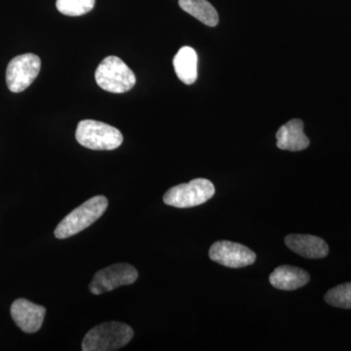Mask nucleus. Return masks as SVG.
Returning <instances> with one entry per match:
<instances>
[{
  "label": "nucleus",
  "mask_w": 351,
  "mask_h": 351,
  "mask_svg": "<svg viewBox=\"0 0 351 351\" xmlns=\"http://www.w3.org/2000/svg\"><path fill=\"white\" fill-rule=\"evenodd\" d=\"M108 206L107 197L95 196L83 203L62 219L55 230L58 239H66L77 234L100 219Z\"/></svg>",
  "instance_id": "1"
},
{
  "label": "nucleus",
  "mask_w": 351,
  "mask_h": 351,
  "mask_svg": "<svg viewBox=\"0 0 351 351\" xmlns=\"http://www.w3.org/2000/svg\"><path fill=\"white\" fill-rule=\"evenodd\" d=\"M133 329L124 323H103L90 330L82 341L83 351H112L130 343Z\"/></svg>",
  "instance_id": "2"
},
{
  "label": "nucleus",
  "mask_w": 351,
  "mask_h": 351,
  "mask_svg": "<svg viewBox=\"0 0 351 351\" xmlns=\"http://www.w3.org/2000/svg\"><path fill=\"white\" fill-rule=\"evenodd\" d=\"M75 138L82 147L93 151H112L123 142V136L119 129L91 119L78 123Z\"/></svg>",
  "instance_id": "3"
},
{
  "label": "nucleus",
  "mask_w": 351,
  "mask_h": 351,
  "mask_svg": "<svg viewBox=\"0 0 351 351\" xmlns=\"http://www.w3.org/2000/svg\"><path fill=\"white\" fill-rule=\"evenodd\" d=\"M97 84L110 93L122 94L135 86L136 76L119 57L105 58L95 73Z\"/></svg>",
  "instance_id": "4"
},
{
  "label": "nucleus",
  "mask_w": 351,
  "mask_h": 351,
  "mask_svg": "<svg viewBox=\"0 0 351 351\" xmlns=\"http://www.w3.org/2000/svg\"><path fill=\"white\" fill-rule=\"evenodd\" d=\"M215 191L213 182L198 178L188 184L173 186L164 195L163 201L165 204L176 208L199 206L211 199Z\"/></svg>",
  "instance_id": "5"
},
{
  "label": "nucleus",
  "mask_w": 351,
  "mask_h": 351,
  "mask_svg": "<svg viewBox=\"0 0 351 351\" xmlns=\"http://www.w3.org/2000/svg\"><path fill=\"white\" fill-rule=\"evenodd\" d=\"M40 68V59L32 53L14 58L6 69V83L9 90L13 93L25 91L36 80Z\"/></svg>",
  "instance_id": "6"
},
{
  "label": "nucleus",
  "mask_w": 351,
  "mask_h": 351,
  "mask_svg": "<svg viewBox=\"0 0 351 351\" xmlns=\"http://www.w3.org/2000/svg\"><path fill=\"white\" fill-rule=\"evenodd\" d=\"M138 271L128 263H117L95 274L89 289L94 295L110 292L121 286L130 285L138 279Z\"/></svg>",
  "instance_id": "7"
},
{
  "label": "nucleus",
  "mask_w": 351,
  "mask_h": 351,
  "mask_svg": "<svg viewBox=\"0 0 351 351\" xmlns=\"http://www.w3.org/2000/svg\"><path fill=\"white\" fill-rule=\"evenodd\" d=\"M209 257L213 262L223 267L241 269L253 265L257 255L244 245L221 240L212 245L209 250Z\"/></svg>",
  "instance_id": "8"
},
{
  "label": "nucleus",
  "mask_w": 351,
  "mask_h": 351,
  "mask_svg": "<svg viewBox=\"0 0 351 351\" xmlns=\"http://www.w3.org/2000/svg\"><path fill=\"white\" fill-rule=\"evenodd\" d=\"M10 311L14 322L23 332L29 334L40 329L46 314L45 307L25 299L16 300L11 306Z\"/></svg>",
  "instance_id": "9"
},
{
  "label": "nucleus",
  "mask_w": 351,
  "mask_h": 351,
  "mask_svg": "<svg viewBox=\"0 0 351 351\" xmlns=\"http://www.w3.org/2000/svg\"><path fill=\"white\" fill-rule=\"evenodd\" d=\"M286 246L306 258H323L329 254V246L320 237L308 234H290L286 237Z\"/></svg>",
  "instance_id": "10"
},
{
  "label": "nucleus",
  "mask_w": 351,
  "mask_h": 351,
  "mask_svg": "<svg viewBox=\"0 0 351 351\" xmlns=\"http://www.w3.org/2000/svg\"><path fill=\"white\" fill-rule=\"evenodd\" d=\"M277 147L283 151L301 152L308 147L309 138L304 132V122L292 119L279 128L276 133Z\"/></svg>",
  "instance_id": "11"
},
{
  "label": "nucleus",
  "mask_w": 351,
  "mask_h": 351,
  "mask_svg": "<svg viewBox=\"0 0 351 351\" xmlns=\"http://www.w3.org/2000/svg\"><path fill=\"white\" fill-rule=\"evenodd\" d=\"M311 280L308 272L292 265L276 267L269 276V282L274 288L284 291H294L306 286Z\"/></svg>",
  "instance_id": "12"
},
{
  "label": "nucleus",
  "mask_w": 351,
  "mask_h": 351,
  "mask_svg": "<svg viewBox=\"0 0 351 351\" xmlns=\"http://www.w3.org/2000/svg\"><path fill=\"white\" fill-rule=\"evenodd\" d=\"M176 75L184 84H193L197 80V54L195 50L184 46L178 51L173 60Z\"/></svg>",
  "instance_id": "13"
},
{
  "label": "nucleus",
  "mask_w": 351,
  "mask_h": 351,
  "mask_svg": "<svg viewBox=\"0 0 351 351\" xmlns=\"http://www.w3.org/2000/svg\"><path fill=\"white\" fill-rule=\"evenodd\" d=\"M179 5L182 10L208 27L218 25V12L207 0H179Z\"/></svg>",
  "instance_id": "14"
},
{
  "label": "nucleus",
  "mask_w": 351,
  "mask_h": 351,
  "mask_svg": "<svg viewBox=\"0 0 351 351\" xmlns=\"http://www.w3.org/2000/svg\"><path fill=\"white\" fill-rule=\"evenodd\" d=\"M95 0H57L59 12L69 17H78L93 10Z\"/></svg>",
  "instance_id": "15"
},
{
  "label": "nucleus",
  "mask_w": 351,
  "mask_h": 351,
  "mask_svg": "<svg viewBox=\"0 0 351 351\" xmlns=\"http://www.w3.org/2000/svg\"><path fill=\"white\" fill-rule=\"evenodd\" d=\"M324 300L330 306L351 309V282L332 288L325 294Z\"/></svg>",
  "instance_id": "16"
}]
</instances>
